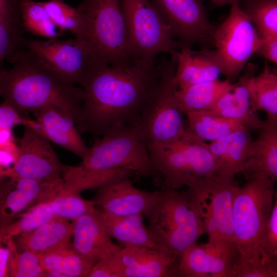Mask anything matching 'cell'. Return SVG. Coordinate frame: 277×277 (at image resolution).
<instances>
[{
  "instance_id": "cell-1",
  "label": "cell",
  "mask_w": 277,
  "mask_h": 277,
  "mask_svg": "<svg viewBox=\"0 0 277 277\" xmlns=\"http://www.w3.org/2000/svg\"><path fill=\"white\" fill-rule=\"evenodd\" d=\"M160 73L159 64L140 60L128 65H104L82 88V121L78 129L98 138L114 127L138 125L143 106Z\"/></svg>"
},
{
  "instance_id": "cell-2",
  "label": "cell",
  "mask_w": 277,
  "mask_h": 277,
  "mask_svg": "<svg viewBox=\"0 0 277 277\" xmlns=\"http://www.w3.org/2000/svg\"><path fill=\"white\" fill-rule=\"evenodd\" d=\"M12 65L10 69L0 71L3 101L18 112L55 107L69 115L79 128L82 121V88L55 73L28 49Z\"/></svg>"
},
{
  "instance_id": "cell-3",
  "label": "cell",
  "mask_w": 277,
  "mask_h": 277,
  "mask_svg": "<svg viewBox=\"0 0 277 277\" xmlns=\"http://www.w3.org/2000/svg\"><path fill=\"white\" fill-rule=\"evenodd\" d=\"M239 187L233 198V239L240 256L236 277H270L261 262L260 246L272 209L275 182L256 172Z\"/></svg>"
},
{
  "instance_id": "cell-4",
  "label": "cell",
  "mask_w": 277,
  "mask_h": 277,
  "mask_svg": "<svg viewBox=\"0 0 277 277\" xmlns=\"http://www.w3.org/2000/svg\"><path fill=\"white\" fill-rule=\"evenodd\" d=\"M170 55L159 64V77L140 113L138 126L148 149L173 143L188 132L175 98L176 58Z\"/></svg>"
},
{
  "instance_id": "cell-5",
  "label": "cell",
  "mask_w": 277,
  "mask_h": 277,
  "mask_svg": "<svg viewBox=\"0 0 277 277\" xmlns=\"http://www.w3.org/2000/svg\"><path fill=\"white\" fill-rule=\"evenodd\" d=\"M155 206L147 216L149 230L163 250L180 258L206 234L196 204L186 190L162 189Z\"/></svg>"
},
{
  "instance_id": "cell-6",
  "label": "cell",
  "mask_w": 277,
  "mask_h": 277,
  "mask_svg": "<svg viewBox=\"0 0 277 277\" xmlns=\"http://www.w3.org/2000/svg\"><path fill=\"white\" fill-rule=\"evenodd\" d=\"M77 8L85 24L84 39L102 63L118 66L140 60L131 47L120 0H82Z\"/></svg>"
},
{
  "instance_id": "cell-7",
  "label": "cell",
  "mask_w": 277,
  "mask_h": 277,
  "mask_svg": "<svg viewBox=\"0 0 277 277\" xmlns=\"http://www.w3.org/2000/svg\"><path fill=\"white\" fill-rule=\"evenodd\" d=\"M148 151L152 175L162 189L189 188L213 175L217 170L208 144L197 139L188 130L180 140Z\"/></svg>"
},
{
  "instance_id": "cell-8",
  "label": "cell",
  "mask_w": 277,
  "mask_h": 277,
  "mask_svg": "<svg viewBox=\"0 0 277 277\" xmlns=\"http://www.w3.org/2000/svg\"><path fill=\"white\" fill-rule=\"evenodd\" d=\"M77 166L97 171L125 169L141 176L152 175L150 154L135 124L114 127L97 138Z\"/></svg>"
},
{
  "instance_id": "cell-9",
  "label": "cell",
  "mask_w": 277,
  "mask_h": 277,
  "mask_svg": "<svg viewBox=\"0 0 277 277\" xmlns=\"http://www.w3.org/2000/svg\"><path fill=\"white\" fill-rule=\"evenodd\" d=\"M133 52L138 60L154 62L163 52L183 47L150 0H120Z\"/></svg>"
},
{
  "instance_id": "cell-10",
  "label": "cell",
  "mask_w": 277,
  "mask_h": 277,
  "mask_svg": "<svg viewBox=\"0 0 277 277\" xmlns=\"http://www.w3.org/2000/svg\"><path fill=\"white\" fill-rule=\"evenodd\" d=\"M231 6L228 15L215 27L212 35L222 74L230 81L240 74L264 41L239 3Z\"/></svg>"
},
{
  "instance_id": "cell-11",
  "label": "cell",
  "mask_w": 277,
  "mask_h": 277,
  "mask_svg": "<svg viewBox=\"0 0 277 277\" xmlns=\"http://www.w3.org/2000/svg\"><path fill=\"white\" fill-rule=\"evenodd\" d=\"M26 47L55 73L82 88L96 70L107 65L98 59L82 38L27 39Z\"/></svg>"
},
{
  "instance_id": "cell-12",
  "label": "cell",
  "mask_w": 277,
  "mask_h": 277,
  "mask_svg": "<svg viewBox=\"0 0 277 277\" xmlns=\"http://www.w3.org/2000/svg\"><path fill=\"white\" fill-rule=\"evenodd\" d=\"M238 187L234 179L214 174L187 188L198 208L208 239L234 241L232 206Z\"/></svg>"
},
{
  "instance_id": "cell-13",
  "label": "cell",
  "mask_w": 277,
  "mask_h": 277,
  "mask_svg": "<svg viewBox=\"0 0 277 277\" xmlns=\"http://www.w3.org/2000/svg\"><path fill=\"white\" fill-rule=\"evenodd\" d=\"M240 256L234 241L208 239L207 243H196L180 256L179 276L236 277Z\"/></svg>"
},
{
  "instance_id": "cell-14",
  "label": "cell",
  "mask_w": 277,
  "mask_h": 277,
  "mask_svg": "<svg viewBox=\"0 0 277 277\" xmlns=\"http://www.w3.org/2000/svg\"><path fill=\"white\" fill-rule=\"evenodd\" d=\"M183 47L212 43L215 27L202 0H150Z\"/></svg>"
},
{
  "instance_id": "cell-15",
  "label": "cell",
  "mask_w": 277,
  "mask_h": 277,
  "mask_svg": "<svg viewBox=\"0 0 277 277\" xmlns=\"http://www.w3.org/2000/svg\"><path fill=\"white\" fill-rule=\"evenodd\" d=\"M18 149V156L13 167L3 177H18L45 181L62 177L65 165L59 160L50 141L34 128L24 125Z\"/></svg>"
},
{
  "instance_id": "cell-16",
  "label": "cell",
  "mask_w": 277,
  "mask_h": 277,
  "mask_svg": "<svg viewBox=\"0 0 277 277\" xmlns=\"http://www.w3.org/2000/svg\"><path fill=\"white\" fill-rule=\"evenodd\" d=\"M161 191L149 192L133 185L129 176L109 182L99 188L92 200L103 211L117 216L143 214L147 216L157 204Z\"/></svg>"
},
{
  "instance_id": "cell-17",
  "label": "cell",
  "mask_w": 277,
  "mask_h": 277,
  "mask_svg": "<svg viewBox=\"0 0 277 277\" xmlns=\"http://www.w3.org/2000/svg\"><path fill=\"white\" fill-rule=\"evenodd\" d=\"M1 192L0 215L4 223L37 204L46 201L62 181L6 177Z\"/></svg>"
},
{
  "instance_id": "cell-18",
  "label": "cell",
  "mask_w": 277,
  "mask_h": 277,
  "mask_svg": "<svg viewBox=\"0 0 277 277\" xmlns=\"http://www.w3.org/2000/svg\"><path fill=\"white\" fill-rule=\"evenodd\" d=\"M118 256L123 277H162L179 276L180 258L162 249L145 246L120 247Z\"/></svg>"
},
{
  "instance_id": "cell-19",
  "label": "cell",
  "mask_w": 277,
  "mask_h": 277,
  "mask_svg": "<svg viewBox=\"0 0 277 277\" xmlns=\"http://www.w3.org/2000/svg\"><path fill=\"white\" fill-rule=\"evenodd\" d=\"M171 54L176 58L174 81L179 89L219 79L222 74L215 50L203 48L194 51L191 47H183Z\"/></svg>"
},
{
  "instance_id": "cell-20",
  "label": "cell",
  "mask_w": 277,
  "mask_h": 277,
  "mask_svg": "<svg viewBox=\"0 0 277 277\" xmlns=\"http://www.w3.org/2000/svg\"><path fill=\"white\" fill-rule=\"evenodd\" d=\"M32 112L37 123L34 129L48 140L81 159L86 154L89 147L69 115L53 107H43Z\"/></svg>"
},
{
  "instance_id": "cell-21",
  "label": "cell",
  "mask_w": 277,
  "mask_h": 277,
  "mask_svg": "<svg viewBox=\"0 0 277 277\" xmlns=\"http://www.w3.org/2000/svg\"><path fill=\"white\" fill-rule=\"evenodd\" d=\"M255 69L254 65H248L233 89L222 96L206 111L212 115L240 120L250 129L263 128L265 121L260 119L257 111L252 108L249 87V81L254 75Z\"/></svg>"
},
{
  "instance_id": "cell-22",
  "label": "cell",
  "mask_w": 277,
  "mask_h": 277,
  "mask_svg": "<svg viewBox=\"0 0 277 277\" xmlns=\"http://www.w3.org/2000/svg\"><path fill=\"white\" fill-rule=\"evenodd\" d=\"M250 130L245 127L208 144L217 164L215 174L234 179L235 174L243 173L251 155L254 141Z\"/></svg>"
},
{
  "instance_id": "cell-23",
  "label": "cell",
  "mask_w": 277,
  "mask_h": 277,
  "mask_svg": "<svg viewBox=\"0 0 277 277\" xmlns=\"http://www.w3.org/2000/svg\"><path fill=\"white\" fill-rule=\"evenodd\" d=\"M72 223V246L84 257L96 263L119 247L112 242L98 210L95 209Z\"/></svg>"
},
{
  "instance_id": "cell-24",
  "label": "cell",
  "mask_w": 277,
  "mask_h": 277,
  "mask_svg": "<svg viewBox=\"0 0 277 277\" xmlns=\"http://www.w3.org/2000/svg\"><path fill=\"white\" fill-rule=\"evenodd\" d=\"M73 230V223L56 216L35 230L17 236L15 244L19 250L45 252L70 245Z\"/></svg>"
},
{
  "instance_id": "cell-25",
  "label": "cell",
  "mask_w": 277,
  "mask_h": 277,
  "mask_svg": "<svg viewBox=\"0 0 277 277\" xmlns=\"http://www.w3.org/2000/svg\"><path fill=\"white\" fill-rule=\"evenodd\" d=\"M254 140L251 155L243 173L248 179L254 173H262L277 182V124L265 121Z\"/></svg>"
},
{
  "instance_id": "cell-26",
  "label": "cell",
  "mask_w": 277,
  "mask_h": 277,
  "mask_svg": "<svg viewBox=\"0 0 277 277\" xmlns=\"http://www.w3.org/2000/svg\"><path fill=\"white\" fill-rule=\"evenodd\" d=\"M98 211L110 236L124 246H145L162 249L149 229L145 227L143 214L117 216Z\"/></svg>"
},
{
  "instance_id": "cell-27",
  "label": "cell",
  "mask_w": 277,
  "mask_h": 277,
  "mask_svg": "<svg viewBox=\"0 0 277 277\" xmlns=\"http://www.w3.org/2000/svg\"><path fill=\"white\" fill-rule=\"evenodd\" d=\"M234 84L229 80L219 79L204 82L184 89H177L175 98L181 110L187 112L206 111L226 93L231 91Z\"/></svg>"
},
{
  "instance_id": "cell-28",
  "label": "cell",
  "mask_w": 277,
  "mask_h": 277,
  "mask_svg": "<svg viewBox=\"0 0 277 277\" xmlns=\"http://www.w3.org/2000/svg\"><path fill=\"white\" fill-rule=\"evenodd\" d=\"M189 132L197 139L213 142L246 126L240 120L212 115L206 111L185 113Z\"/></svg>"
},
{
  "instance_id": "cell-29",
  "label": "cell",
  "mask_w": 277,
  "mask_h": 277,
  "mask_svg": "<svg viewBox=\"0 0 277 277\" xmlns=\"http://www.w3.org/2000/svg\"><path fill=\"white\" fill-rule=\"evenodd\" d=\"M38 254L44 274L57 272L65 277L88 276L96 263L79 254L71 244Z\"/></svg>"
},
{
  "instance_id": "cell-30",
  "label": "cell",
  "mask_w": 277,
  "mask_h": 277,
  "mask_svg": "<svg viewBox=\"0 0 277 277\" xmlns=\"http://www.w3.org/2000/svg\"><path fill=\"white\" fill-rule=\"evenodd\" d=\"M249 87L253 110L265 111L266 121L277 124V74L266 62L263 70L250 78Z\"/></svg>"
},
{
  "instance_id": "cell-31",
  "label": "cell",
  "mask_w": 277,
  "mask_h": 277,
  "mask_svg": "<svg viewBox=\"0 0 277 277\" xmlns=\"http://www.w3.org/2000/svg\"><path fill=\"white\" fill-rule=\"evenodd\" d=\"M133 172L125 169L97 171L87 170L77 165H65L62 179L64 187L70 191H82L99 188L113 181L130 176Z\"/></svg>"
},
{
  "instance_id": "cell-32",
  "label": "cell",
  "mask_w": 277,
  "mask_h": 277,
  "mask_svg": "<svg viewBox=\"0 0 277 277\" xmlns=\"http://www.w3.org/2000/svg\"><path fill=\"white\" fill-rule=\"evenodd\" d=\"M56 216L48 202L39 203L1 224V239L13 238L32 231Z\"/></svg>"
},
{
  "instance_id": "cell-33",
  "label": "cell",
  "mask_w": 277,
  "mask_h": 277,
  "mask_svg": "<svg viewBox=\"0 0 277 277\" xmlns=\"http://www.w3.org/2000/svg\"><path fill=\"white\" fill-rule=\"evenodd\" d=\"M20 4L24 30L47 39L63 35L64 31L54 24L40 2L20 0Z\"/></svg>"
},
{
  "instance_id": "cell-34",
  "label": "cell",
  "mask_w": 277,
  "mask_h": 277,
  "mask_svg": "<svg viewBox=\"0 0 277 277\" xmlns=\"http://www.w3.org/2000/svg\"><path fill=\"white\" fill-rule=\"evenodd\" d=\"M79 193L66 189L63 180L46 201L57 216L74 222L95 209L93 202L83 199Z\"/></svg>"
},
{
  "instance_id": "cell-35",
  "label": "cell",
  "mask_w": 277,
  "mask_h": 277,
  "mask_svg": "<svg viewBox=\"0 0 277 277\" xmlns=\"http://www.w3.org/2000/svg\"><path fill=\"white\" fill-rule=\"evenodd\" d=\"M243 9L264 39L277 37V0H245Z\"/></svg>"
},
{
  "instance_id": "cell-36",
  "label": "cell",
  "mask_w": 277,
  "mask_h": 277,
  "mask_svg": "<svg viewBox=\"0 0 277 277\" xmlns=\"http://www.w3.org/2000/svg\"><path fill=\"white\" fill-rule=\"evenodd\" d=\"M54 24L63 31H70L76 38L84 39L85 28L83 16L77 9L63 0L40 2Z\"/></svg>"
},
{
  "instance_id": "cell-37",
  "label": "cell",
  "mask_w": 277,
  "mask_h": 277,
  "mask_svg": "<svg viewBox=\"0 0 277 277\" xmlns=\"http://www.w3.org/2000/svg\"><path fill=\"white\" fill-rule=\"evenodd\" d=\"M38 253L29 250H12L9 262V274L13 277L44 276Z\"/></svg>"
},
{
  "instance_id": "cell-38",
  "label": "cell",
  "mask_w": 277,
  "mask_h": 277,
  "mask_svg": "<svg viewBox=\"0 0 277 277\" xmlns=\"http://www.w3.org/2000/svg\"><path fill=\"white\" fill-rule=\"evenodd\" d=\"M261 262L263 265L275 264L277 261V192H275L269 217L262 239Z\"/></svg>"
},
{
  "instance_id": "cell-39",
  "label": "cell",
  "mask_w": 277,
  "mask_h": 277,
  "mask_svg": "<svg viewBox=\"0 0 277 277\" xmlns=\"http://www.w3.org/2000/svg\"><path fill=\"white\" fill-rule=\"evenodd\" d=\"M120 247L100 259L91 269L89 277H123L118 256Z\"/></svg>"
},
{
  "instance_id": "cell-40",
  "label": "cell",
  "mask_w": 277,
  "mask_h": 277,
  "mask_svg": "<svg viewBox=\"0 0 277 277\" xmlns=\"http://www.w3.org/2000/svg\"><path fill=\"white\" fill-rule=\"evenodd\" d=\"M0 26L24 29L20 0H0Z\"/></svg>"
},
{
  "instance_id": "cell-41",
  "label": "cell",
  "mask_w": 277,
  "mask_h": 277,
  "mask_svg": "<svg viewBox=\"0 0 277 277\" xmlns=\"http://www.w3.org/2000/svg\"><path fill=\"white\" fill-rule=\"evenodd\" d=\"M11 105L3 101L0 106L1 129L12 130L16 125H24L26 119L22 117Z\"/></svg>"
},
{
  "instance_id": "cell-42",
  "label": "cell",
  "mask_w": 277,
  "mask_h": 277,
  "mask_svg": "<svg viewBox=\"0 0 277 277\" xmlns=\"http://www.w3.org/2000/svg\"><path fill=\"white\" fill-rule=\"evenodd\" d=\"M5 243H1L0 247V276L7 277L9 274V262L13 247L16 246L12 238L1 239Z\"/></svg>"
},
{
  "instance_id": "cell-43",
  "label": "cell",
  "mask_w": 277,
  "mask_h": 277,
  "mask_svg": "<svg viewBox=\"0 0 277 277\" xmlns=\"http://www.w3.org/2000/svg\"><path fill=\"white\" fill-rule=\"evenodd\" d=\"M258 54L277 65V37L264 39Z\"/></svg>"
},
{
  "instance_id": "cell-44",
  "label": "cell",
  "mask_w": 277,
  "mask_h": 277,
  "mask_svg": "<svg viewBox=\"0 0 277 277\" xmlns=\"http://www.w3.org/2000/svg\"><path fill=\"white\" fill-rule=\"evenodd\" d=\"M216 6H223L224 5L230 4L231 5L234 3H239L242 1L245 0H210Z\"/></svg>"
},
{
  "instance_id": "cell-45",
  "label": "cell",
  "mask_w": 277,
  "mask_h": 277,
  "mask_svg": "<svg viewBox=\"0 0 277 277\" xmlns=\"http://www.w3.org/2000/svg\"><path fill=\"white\" fill-rule=\"evenodd\" d=\"M273 72L277 74V68L275 69H272Z\"/></svg>"
},
{
  "instance_id": "cell-46",
  "label": "cell",
  "mask_w": 277,
  "mask_h": 277,
  "mask_svg": "<svg viewBox=\"0 0 277 277\" xmlns=\"http://www.w3.org/2000/svg\"><path fill=\"white\" fill-rule=\"evenodd\" d=\"M275 264H276V265H277V261H276V263H275Z\"/></svg>"
}]
</instances>
